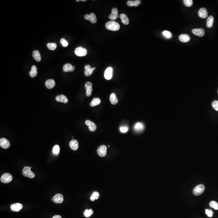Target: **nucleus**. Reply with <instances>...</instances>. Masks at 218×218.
I'll use <instances>...</instances> for the list:
<instances>
[{
	"label": "nucleus",
	"mask_w": 218,
	"mask_h": 218,
	"mask_svg": "<svg viewBox=\"0 0 218 218\" xmlns=\"http://www.w3.org/2000/svg\"><path fill=\"white\" fill-rule=\"evenodd\" d=\"M106 28L112 31H118L120 28V25L117 22L112 21L108 22L106 24Z\"/></svg>",
	"instance_id": "nucleus-1"
},
{
	"label": "nucleus",
	"mask_w": 218,
	"mask_h": 218,
	"mask_svg": "<svg viewBox=\"0 0 218 218\" xmlns=\"http://www.w3.org/2000/svg\"><path fill=\"white\" fill-rule=\"evenodd\" d=\"M31 167L25 166L23 169L22 174L24 176L33 179L35 177V174L31 170Z\"/></svg>",
	"instance_id": "nucleus-2"
},
{
	"label": "nucleus",
	"mask_w": 218,
	"mask_h": 218,
	"mask_svg": "<svg viewBox=\"0 0 218 218\" xmlns=\"http://www.w3.org/2000/svg\"><path fill=\"white\" fill-rule=\"evenodd\" d=\"M205 190V186L204 185H199L194 189L193 192L195 196H200L203 193Z\"/></svg>",
	"instance_id": "nucleus-3"
},
{
	"label": "nucleus",
	"mask_w": 218,
	"mask_h": 218,
	"mask_svg": "<svg viewBox=\"0 0 218 218\" xmlns=\"http://www.w3.org/2000/svg\"><path fill=\"white\" fill-rule=\"evenodd\" d=\"M12 179L13 177L11 174L6 173L2 175L1 178V181L3 183H7L11 182Z\"/></svg>",
	"instance_id": "nucleus-4"
},
{
	"label": "nucleus",
	"mask_w": 218,
	"mask_h": 218,
	"mask_svg": "<svg viewBox=\"0 0 218 218\" xmlns=\"http://www.w3.org/2000/svg\"><path fill=\"white\" fill-rule=\"evenodd\" d=\"M75 53L76 55L78 56L83 57L86 55L87 52L86 49L81 47H79L75 49Z\"/></svg>",
	"instance_id": "nucleus-5"
},
{
	"label": "nucleus",
	"mask_w": 218,
	"mask_h": 218,
	"mask_svg": "<svg viewBox=\"0 0 218 218\" xmlns=\"http://www.w3.org/2000/svg\"><path fill=\"white\" fill-rule=\"evenodd\" d=\"M107 150V148L106 145H101L97 149V154L100 156L104 157L106 155Z\"/></svg>",
	"instance_id": "nucleus-6"
},
{
	"label": "nucleus",
	"mask_w": 218,
	"mask_h": 218,
	"mask_svg": "<svg viewBox=\"0 0 218 218\" xmlns=\"http://www.w3.org/2000/svg\"><path fill=\"white\" fill-rule=\"evenodd\" d=\"M112 68L109 67L106 69L104 72V77L106 80H110L112 78L113 76Z\"/></svg>",
	"instance_id": "nucleus-7"
},
{
	"label": "nucleus",
	"mask_w": 218,
	"mask_h": 218,
	"mask_svg": "<svg viewBox=\"0 0 218 218\" xmlns=\"http://www.w3.org/2000/svg\"><path fill=\"white\" fill-rule=\"evenodd\" d=\"M85 87L86 89V95L87 97L91 96L93 91L92 84L91 82H87L85 83Z\"/></svg>",
	"instance_id": "nucleus-8"
},
{
	"label": "nucleus",
	"mask_w": 218,
	"mask_h": 218,
	"mask_svg": "<svg viewBox=\"0 0 218 218\" xmlns=\"http://www.w3.org/2000/svg\"><path fill=\"white\" fill-rule=\"evenodd\" d=\"M85 20H89L93 24H95L97 22V18L95 13H90V14H86L84 16Z\"/></svg>",
	"instance_id": "nucleus-9"
},
{
	"label": "nucleus",
	"mask_w": 218,
	"mask_h": 218,
	"mask_svg": "<svg viewBox=\"0 0 218 218\" xmlns=\"http://www.w3.org/2000/svg\"><path fill=\"white\" fill-rule=\"evenodd\" d=\"M0 146L3 148L7 149L10 146V143L6 139L1 138L0 139Z\"/></svg>",
	"instance_id": "nucleus-10"
},
{
	"label": "nucleus",
	"mask_w": 218,
	"mask_h": 218,
	"mask_svg": "<svg viewBox=\"0 0 218 218\" xmlns=\"http://www.w3.org/2000/svg\"><path fill=\"white\" fill-rule=\"evenodd\" d=\"M53 200L55 203L61 204L64 201V197L61 194H57L53 196Z\"/></svg>",
	"instance_id": "nucleus-11"
},
{
	"label": "nucleus",
	"mask_w": 218,
	"mask_h": 218,
	"mask_svg": "<svg viewBox=\"0 0 218 218\" xmlns=\"http://www.w3.org/2000/svg\"><path fill=\"white\" fill-rule=\"evenodd\" d=\"M86 125L89 126V129L91 132H94L97 129V126L94 122L91 121L90 120H86L85 121Z\"/></svg>",
	"instance_id": "nucleus-12"
},
{
	"label": "nucleus",
	"mask_w": 218,
	"mask_h": 218,
	"mask_svg": "<svg viewBox=\"0 0 218 218\" xmlns=\"http://www.w3.org/2000/svg\"><path fill=\"white\" fill-rule=\"evenodd\" d=\"M192 32L195 35L200 37H202L205 34V30L202 28L194 29L192 30Z\"/></svg>",
	"instance_id": "nucleus-13"
},
{
	"label": "nucleus",
	"mask_w": 218,
	"mask_h": 218,
	"mask_svg": "<svg viewBox=\"0 0 218 218\" xmlns=\"http://www.w3.org/2000/svg\"><path fill=\"white\" fill-rule=\"evenodd\" d=\"M118 17V9L116 8L112 9V13L109 16V18L111 20L113 21L116 20Z\"/></svg>",
	"instance_id": "nucleus-14"
},
{
	"label": "nucleus",
	"mask_w": 218,
	"mask_h": 218,
	"mask_svg": "<svg viewBox=\"0 0 218 218\" xmlns=\"http://www.w3.org/2000/svg\"><path fill=\"white\" fill-rule=\"evenodd\" d=\"M22 204L20 203H16L13 204L11 206V210L14 212H19L23 208Z\"/></svg>",
	"instance_id": "nucleus-15"
},
{
	"label": "nucleus",
	"mask_w": 218,
	"mask_h": 218,
	"mask_svg": "<svg viewBox=\"0 0 218 218\" xmlns=\"http://www.w3.org/2000/svg\"><path fill=\"white\" fill-rule=\"evenodd\" d=\"M208 11L205 8H202L198 11V15L201 18H206L208 16Z\"/></svg>",
	"instance_id": "nucleus-16"
},
{
	"label": "nucleus",
	"mask_w": 218,
	"mask_h": 218,
	"mask_svg": "<svg viewBox=\"0 0 218 218\" xmlns=\"http://www.w3.org/2000/svg\"><path fill=\"white\" fill-rule=\"evenodd\" d=\"M45 85L47 89H52L55 86V82L53 79H48L45 82Z\"/></svg>",
	"instance_id": "nucleus-17"
},
{
	"label": "nucleus",
	"mask_w": 218,
	"mask_h": 218,
	"mask_svg": "<svg viewBox=\"0 0 218 218\" xmlns=\"http://www.w3.org/2000/svg\"><path fill=\"white\" fill-rule=\"evenodd\" d=\"M56 100L57 101L60 102L64 103L66 104L68 102V100L67 98L66 97L63 95H58L56 97Z\"/></svg>",
	"instance_id": "nucleus-18"
},
{
	"label": "nucleus",
	"mask_w": 218,
	"mask_h": 218,
	"mask_svg": "<svg viewBox=\"0 0 218 218\" xmlns=\"http://www.w3.org/2000/svg\"><path fill=\"white\" fill-rule=\"evenodd\" d=\"M70 146L71 148L73 150H77L79 147L78 141L76 140H72L70 142Z\"/></svg>",
	"instance_id": "nucleus-19"
},
{
	"label": "nucleus",
	"mask_w": 218,
	"mask_h": 218,
	"mask_svg": "<svg viewBox=\"0 0 218 218\" xmlns=\"http://www.w3.org/2000/svg\"><path fill=\"white\" fill-rule=\"evenodd\" d=\"M141 1L140 0L136 1H128L127 5L129 7H138L139 5L141 4Z\"/></svg>",
	"instance_id": "nucleus-20"
},
{
	"label": "nucleus",
	"mask_w": 218,
	"mask_h": 218,
	"mask_svg": "<svg viewBox=\"0 0 218 218\" xmlns=\"http://www.w3.org/2000/svg\"><path fill=\"white\" fill-rule=\"evenodd\" d=\"M190 36L186 34H182L179 36V40L183 42H189L190 40Z\"/></svg>",
	"instance_id": "nucleus-21"
},
{
	"label": "nucleus",
	"mask_w": 218,
	"mask_h": 218,
	"mask_svg": "<svg viewBox=\"0 0 218 218\" xmlns=\"http://www.w3.org/2000/svg\"><path fill=\"white\" fill-rule=\"evenodd\" d=\"M120 18L121 19V21L123 24L127 25L129 23V20L128 17L125 14H121L120 16Z\"/></svg>",
	"instance_id": "nucleus-22"
},
{
	"label": "nucleus",
	"mask_w": 218,
	"mask_h": 218,
	"mask_svg": "<svg viewBox=\"0 0 218 218\" xmlns=\"http://www.w3.org/2000/svg\"><path fill=\"white\" fill-rule=\"evenodd\" d=\"M32 56L36 62H39L41 60V55L39 51H38L35 50L33 51Z\"/></svg>",
	"instance_id": "nucleus-23"
},
{
	"label": "nucleus",
	"mask_w": 218,
	"mask_h": 218,
	"mask_svg": "<svg viewBox=\"0 0 218 218\" xmlns=\"http://www.w3.org/2000/svg\"><path fill=\"white\" fill-rule=\"evenodd\" d=\"M110 100L112 104L116 105L118 103V99L114 93H112L110 95Z\"/></svg>",
	"instance_id": "nucleus-24"
},
{
	"label": "nucleus",
	"mask_w": 218,
	"mask_h": 218,
	"mask_svg": "<svg viewBox=\"0 0 218 218\" xmlns=\"http://www.w3.org/2000/svg\"><path fill=\"white\" fill-rule=\"evenodd\" d=\"M144 128V126L143 123L141 122H137L135 124L134 126V129L135 131L137 132H140L142 131Z\"/></svg>",
	"instance_id": "nucleus-25"
},
{
	"label": "nucleus",
	"mask_w": 218,
	"mask_h": 218,
	"mask_svg": "<svg viewBox=\"0 0 218 218\" xmlns=\"http://www.w3.org/2000/svg\"><path fill=\"white\" fill-rule=\"evenodd\" d=\"M37 68L36 66H33L32 67L31 70L30 71V76L32 78L36 77L37 74Z\"/></svg>",
	"instance_id": "nucleus-26"
},
{
	"label": "nucleus",
	"mask_w": 218,
	"mask_h": 218,
	"mask_svg": "<svg viewBox=\"0 0 218 218\" xmlns=\"http://www.w3.org/2000/svg\"><path fill=\"white\" fill-rule=\"evenodd\" d=\"M214 21V18H213V17L212 16H210L208 18L207 20V24H206V26H207L208 28H212V26H213Z\"/></svg>",
	"instance_id": "nucleus-27"
},
{
	"label": "nucleus",
	"mask_w": 218,
	"mask_h": 218,
	"mask_svg": "<svg viewBox=\"0 0 218 218\" xmlns=\"http://www.w3.org/2000/svg\"><path fill=\"white\" fill-rule=\"evenodd\" d=\"M101 103V99L99 98H94L93 99L92 101L90 103V106L91 107H94L98 105Z\"/></svg>",
	"instance_id": "nucleus-28"
},
{
	"label": "nucleus",
	"mask_w": 218,
	"mask_h": 218,
	"mask_svg": "<svg viewBox=\"0 0 218 218\" xmlns=\"http://www.w3.org/2000/svg\"><path fill=\"white\" fill-rule=\"evenodd\" d=\"M60 147L58 145H56L53 147V153L55 155H58L59 154L60 152Z\"/></svg>",
	"instance_id": "nucleus-29"
},
{
	"label": "nucleus",
	"mask_w": 218,
	"mask_h": 218,
	"mask_svg": "<svg viewBox=\"0 0 218 218\" xmlns=\"http://www.w3.org/2000/svg\"><path fill=\"white\" fill-rule=\"evenodd\" d=\"M93 214V211L92 209H86L84 212V216L87 218L90 217L91 215H92Z\"/></svg>",
	"instance_id": "nucleus-30"
},
{
	"label": "nucleus",
	"mask_w": 218,
	"mask_h": 218,
	"mask_svg": "<svg viewBox=\"0 0 218 218\" xmlns=\"http://www.w3.org/2000/svg\"><path fill=\"white\" fill-rule=\"evenodd\" d=\"M99 197V194L98 192H95L93 193L90 198L91 201H94L95 200H97Z\"/></svg>",
	"instance_id": "nucleus-31"
},
{
	"label": "nucleus",
	"mask_w": 218,
	"mask_h": 218,
	"mask_svg": "<svg viewBox=\"0 0 218 218\" xmlns=\"http://www.w3.org/2000/svg\"><path fill=\"white\" fill-rule=\"evenodd\" d=\"M47 47L49 50L53 51L56 49L57 45L55 43H48L47 44Z\"/></svg>",
	"instance_id": "nucleus-32"
},
{
	"label": "nucleus",
	"mask_w": 218,
	"mask_h": 218,
	"mask_svg": "<svg viewBox=\"0 0 218 218\" xmlns=\"http://www.w3.org/2000/svg\"><path fill=\"white\" fill-rule=\"evenodd\" d=\"M162 35H163L165 38H168V39H169V38H172V33H171L170 32H169V31H167V30H165V31H164L162 32Z\"/></svg>",
	"instance_id": "nucleus-33"
},
{
	"label": "nucleus",
	"mask_w": 218,
	"mask_h": 218,
	"mask_svg": "<svg viewBox=\"0 0 218 218\" xmlns=\"http://www.w3.org/2000/svg\"><path fill=\"white\" fill-rule=\"evenodd\" d=\"M95 69H96L95 67H93V68L89 69H88V70H85V72H84V74H85V75L86 76H90L92 74L93 71Z\"/></svg>",
	"instance_id": "nucleus-34"
},
{
	"label": "nucleus",
	"mask_w": 218,
	"mask_h": 218,
	"mask_svg": "<svg viewBox=\"0 0 218 218\" xmlns=\"http://www.w3.org/2000/svg\"><path fill=\"white\" fill-rule=\"evenodd\" d=\"M209 205L210 207L213 208L214 209L218 210V203L217 202H215L214 201H212L210 203Z\"/></svg>",
	"instance_id": "nucleus-35"
},
{
	"label": "nucleus",
	"mask_w": 218,
	"mask_h": 218,
	"mask_svg": "<svg viewBox=\"0 0 218 218\" xmlns=\"http://www.w3.org/2000/svg\"><path fill=\"white\" fill-rule=\"evenodd\" d=\"M72 65L70 64H67L64 65L63 66V70L65 72H70L71 68L72 67Z\"/></svg>",
	"instance_id": "nucleus-36"
},
{
	"label": "nucleus",
	"mask_w": 218,
	"mask_h": 218,
	"mask_svg": "<svg viewBox=\"0 0 218 218\" xmlns=\"http://www.w3.org/2000/svg\"><path fill=\"white\" fill-rule=\"evenodd\" d=\"M183 2L186 6L190 7L192 6L193 4V1L192 0H184Z\"/></svg>",
	"instance_id": "nucleus-37"
},
{
	"label": "nucleus",
	"mask_w": 218,
	"mask_h": 218,
	"mask_svg": "<svg viewBox=\"0 0 218 218\" xmlns=\"http://www.w3.org/2000/svg\"><path fill=\"white\" fill-rule=\"evenodd\" d=\"M212 107L215 110L218 111V101L215 100L212 103Z\"/></svg>",
	"instance_id": "nucleus-38"
},
{
	"label": "nucleus",
	"mask_w": 218,
	"mask_h": 218,
	"mask_svg": "<svg viewBox=\"0 0 218 218\" xmlns=\"http://www.w3.org/2000/svg\"><path fill=\"white\" fill-rule=\"evenodd\" d=\"M60 42L61 43V44L64 47H67L68 45V41H67L66 40H65L64 38H63L61 39Z\"/></svg>",
	"instance_id": "nucleus-39"
},
{
	"label": "nucleus",
	"mask_w": 218,
	"mask_h": 218,
	"mask_svg": "<svg viewBox=\"0 0 218 218\" xmlns=\"http://www.w3.org/2000/svg\"><path fill=\"white\" fill-rule=\"evenodd\" d=\"M206 214L208 215V216L211 217L213 216V212L211 210L206 209Z\"/></svg>",
	"instance_id": "nucleus-40"
},
{
	"label": "nucleus",
	"mask_w": 218,
	"mask_h": 218,
	"mask_svg": "<svg viewBox=\"0 0 218 218\" xmlns=\"http://www.w3.org/2000/svg\"><path fill=\"white\" fill-rule=\"evenodd\" d=\"M128 130V128L127 126H121L120 128V130L121 132L123 133L127 132Z\"/></svg>",
	"instance_id": "nucleus-41"
},
{
	"label": "nucleus",
	"mask_w": 218,
	"mask_h": 218,
	"mask_svg": "<svg viewBox=\"0 0 218 218\" xmlns=\"http://www.w3.org/2000/svg\"><path fill=\"white\" fill-rule=\"evenodd\" d=\"M91 68H91L90 65H86L84 67V69H85V70H88V69Z\"/></svg>",
	"instance_id": "nucleus-42"
},
{
	"label": "nucleus",
	"mask_w": 218,
	"mask_h": 218,
	"mask_svg": "<svg viewBox=\"0 0 218 218\" xmlns=\"http://www.w3.org/2000/svg\"><path fill=\"white\" fill-rule=\"evenodd\" d=\"M52 218H62V217L60 215H55V216H54Z\"/></svg>",
	"instance_id": "nucleus-43"
},
{
	"label": "nucleus",
	"mask_w": 218,
	"mask_h": 218,
	"mask_svg": "<svg viewBox=\"0 0 218 218\" xmlns=\"http://www.w3.org/2000/svg\"><path fill=\"white\" fill-rule=\"evenodd\" d=\"M74 70H75V68H74V66H72L70 72H73V71H74Z\"/></svg>",
	"instance_id": "nucleus-44"
},
{
	"label": "nucleus",
	"mask_w": 218,
	"mask_h": 218,
	"mask_svg": "<svg viewBox=\"0 0 218 218\" xmlns=\"http://www.w3.org/2000/svg\"><path fill=\"white\" fill-rule=\"evenodd\" d=\"M86 1V0H82V1Z\"/></svg>",
	"instance_id": "nucleus-45"
},
{
	"label": "nucleus",
	"mask_w": 218,
	"mask_h": 218,
	"mask_svg": "<svg viewBox=\"0 0 218 218\" xmlns=\"http://www.w3.org/2000/svg\"><path fill=\"white\" fill-rule=\"evenodd\" d=\"M76 1H77V2H79V1H80V0H76Z\"/></svg>",
	"instance_id": "nucleus-46"
},
{
	"label": "nucleus",
	"mask_w": 218,
	"mask_h": 218,
	"mask_svg": "<svg viewBox=\"0 0 218 218\" xmlns=\"http://www.w3.org/2000/svg\"><path fill=\"white\" fill-rule=\"evenodd\" d=\"M108 147H110V145H108Z\"/></svg>",
	"instance_id": "nucleus-47"
},
{
	"label": "nucleus",
	"mask_w": 218,
	"mask_h": 218,
	"mask_svg": "<svg viewBox=\"0 0 218 218\" xmlns=\"http://www.w3.org/2000/svg\"></svg>",
	"instance_id": "nucleus-48"
}]
</instances>
